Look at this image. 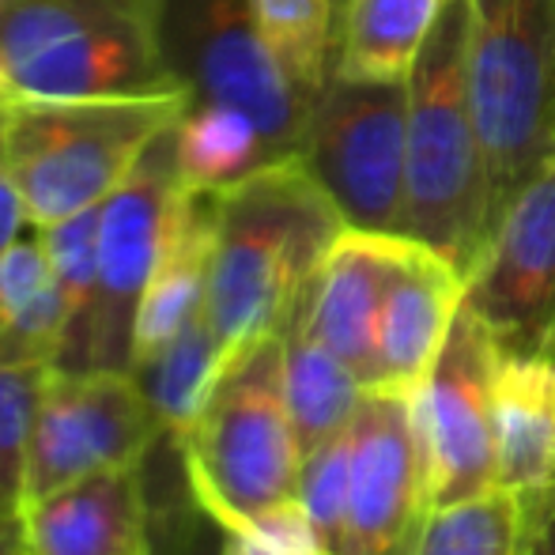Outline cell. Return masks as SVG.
Wrapping results in <instances>:
<instances>
[{
    "instance_id": "1",
    "label": "cell",
    "mask_w": 555,
    "mask_h": 555,
    "mask_svg": "<svg viewBox=\"0 0 555 555\" xmlns=\"http://www.w3.org/2000/svg\"><path fill=\"white\" fill-rule=\"evenodd\" d=\"M344 227L302 155L216 193L205 314L220 340L223 366L284 325Z\"/></svg>"
},
{
    "instance_id": "2",
    "label": "cell",
    "mask_w": 555,
    "mask_h": 555,
    "mask_svg": "<svg viewBox=\"0 0 555 555\" xmlns=\"http://www.w3.org/2000/svg\"><path fill=\"white\" fill-rule=\"evenodd\" d=\"M401 234L468 276L491 234L488 175L468 95V0H446L409 80Z\"/></svg>"
},
{
    "instance_id": "3",
    "label": "cell",
    "mask_w": 555,
    "mask_h": 555,
    "mask_svg": "<svg viewBox=\"0 0 555 555\" xmlns=\"http://www.w3.org/2000/svg\"><path fill=\"white\" fill-rule=\"evenodd\" d=\"M15 99L190 95L167 57V0H0Z\"/></svg>"
},
{
    "instance_id": "4",
    "label": "cell",
    "mask_w": 555,
    "mask_h": 555,
    "mask_svg": "<svg viewBox=\"0 0 555 555\" xmlns=\"http://www.w3.org/2000/svg\"><path fill=\"white\" fill-rule=\"evenodd\" d=\"M190 95L15 99L8 106L4 167L30 227L99 208L132 175L155 137L178 125Z\"/></svg>"
},
{
    "instance_id": "5",
    "label": "cell",
    "mask_w": 555,
    "mask_h": 555,
    "mask_svg": "<svg viewBox=\"0 0 555 555\" xmlns=\"http://www.w3.org/2000/svg\"><path fill=\"white\" fill-rule=\"evenodd\" d=\"M178 442L193 495L227 533L299 495L302 450L284 393V333L261 336L223 366Z\"/></svg>"
},
{
    "instance_id": "6",
    "label": "cell",
    "mask_w": 555,
    "mask_h": 555,
    "mask_svg": "<svg viewBox=\"0 0 555 555\" xmlns=\"http://www.w3.org/2000/svg\"><path fill=\"white\" fill-rule=\"evenodd\" d=\"M468 95L495 227L555 159V0H468Z\"/></svg>"
},
{
    "instance_id": "7",
    "label": "cell",
    "mask_w": 555,
    "mask_h": 555,
    "mask_svg": "<svg viewBox=\"0 0 555 555\" xmlns=\"http://www.w3.org/2000/svg\"><path fill=\"white\" fill-rule=\"evenodd\" d=\"M302 163L344 223L356 231L401 234L409 170V88L404 80L330 76L314 99Z\"/></svg>"
},
{
    "instance_id": "8",
    "label": "cell",
    "mask_w": 555,
    "mask_h": 555,
    "mask_svg": "<svg viewBox=\"0 0 555 555\" xmlns=\"http://www.w3.org/2000/svg\"><path fill=\"white\" fill-rule=\"evenodd\" d=\"M167 57L190 103L238 106L280 159L302 155L314 99L269 50L249 0H167Z\"/></svg>"
},
{
    "instance_id": "9",
    "label": "cell",
    "mask_w": 555,
    "mask_h": 555,
    "mask_svg": "<svg viewBox=\"0 0 555 555\" xmlns=\"http://www.w3.org/2000/svg\"><path fill=\"white\" fill-rule=\"evenodd\" d=\"M178 185L175 125L144 152L99 212V280L88 330L68 371H132L137 314L159 261L167 212Z\"/></svg>"
},
{
    "instance_id": "10",
    "label": "cell",
    "mask_w": 555,
    "mask_h": 555,
    "mask_svg": "<svg viewBox=\"0 0 555 555\" xmlns=\"http://www.w3.org/2000/svg\"><path fill=\"white\" fill-rule=\"evenodd\" d=\"M163 435L167 427L132 371H50L30 435L23 503L140 465Z\"/></svg>"
},
{
    "instance_id": "11",
    "label": "cell",
    "mask_w": 555,
    "mask_h": 555,
    "mask_svg": "<svg viewBox=\"0 0 555 555\" xmlns=\"http://www.w3.org/2000/svg\"><path fill=\"white\" fill-rule=\"evenodd\" d=\"M499 359L503 351L488 325L468 307H461L431 374L416 389L427 511L495 488L491 386H495Z\"/></svg>"
},
{
    "instance_id": "12",
    "label": "cell",
    "mask_w": 555,
    "mask_h": 555,
    "mask_svg": "<svg viewBox=\"0 0 555 555\" xmlns=\"http://www.w3.org/2000/svg\"><path fill=\"white\" fill-rule=\"evenodd\" d=\"M465 307L503 356L555 359V159L491 227L465 276Z\"/></svg>"
},
{
    "instance_id": "13",
    "label": "cell",
    "mask_w": 555,
    "mask_h": 555,
    "mask_svg": "<svg viewBox=\"0 0 555 555\" xmlns=\"http://www.w3.org/2000/svg\"><path fill=\"white\" fill-rule=\"evenodd\" d=\"M344 555H409L427 514L416 397L363 389L351 416Z\"/></svg>"
},
{
    "instance_id": "14",
    "label": "cell",
    "mask_w": 555,
    "mask_h": 555,
    "mask_svg": "<svg viewBox=\"0 0 555 555\" xmlns=\"http://www.w3.org/2000/svg\"><path fill=\"white\" fill-rule=\"evenodd\" d=\"M409 234H378L344 227L299 295L307 330L363 382H378V318L382 299L401 264Z\"/></svg>"
},
{
    "instance_id": "15",
    "label": "cell",
    "mask_w": 555,
    "mask_h": 555,
    "mask_svg": "<svg viewBox=\"0 0 555 555\" xmlns=\"http://www.w3.org/2000/svg\"><path fill=\"white\" fill-rule=\"evenodd\" d=\"M461 307H465V272L424 242L409 238L382 299L374 389L416 397Z\"/></svg>"
},
{
    "instance_id": "16",
    "label": "cell",
    "mask_w": 555,
    "mask_h": 555,
    "mask_svg": "<svg viewBox=\"0 0 555 555\" xmlns=\"http://www.w3.org/2000/svg\"><path fill=\"white\" fill-rule=\"evenodd\" d=\"M23 555L147 552V495L140 465L88 476L20 506Z\"/></svg>"
},
{
    "instance_id": "17",
    "label": "cell",
    "mask_w": 555,
    "mask_h": 555,
    "mask_svg": "<svg viewBox=\"0 0 555 555\" xmlns=\"http://www.w3.org/2000/svg\"><path fill=\"white\" fill-rule=\"evenodd\" d=\"M212 238H216V193H197L178 185L167 212L159 261H155L147 292L140 299L132 363L167 348L193 318L205 314Z\"/></svg>"
},
{
    "instance_id": "18",
    "label": "cell",
    "mask_w": 555,
    "mask_h": 555,
    "mask_svg": "<svg viewBox=\"0 0 555 555\" xmlns=\"http://www.w3.org/2000/svg\"><path fill=\"white\" fill-rule=\"evenodd\" d=\"M495 483L529 499L555 491V359L503 356L491 386Z\"/></svg>"
},
{
    "instance_id": "19",
    "label": "cell",
    "mask_w": 555,
    "mask_h": 555,
    "mask_svg": "<svg viewBox=\"0 0 555 555\" xmlns=\"http://www.w3.org/2000/svg\"><path fill=\"white\" fill-rule=\"evenodd\" d=\"M446 0H344L336 15L333 76L409 80Z\"/></svg>"
},
{
    "instance_id": "20",
    "label": "cell",
    "mask_w": 555,
    "mask_h": 555,
    "mask_svg": "<svg viewBox=\"0 0 555 555\" xmlns=\"http://www.w3.org/2000/svg\"><path fill=\"white\" fill-rule=\"evenodd\" d=\"M552 499L488 488L450 506H431L409 555H529L541 541Z\"/></svg>"
},
{
    "instance_id": "21",
    "label": "cell",
    "mask_w": 555,
    "mask_h": 555,
    "mask_svg": "<svg viewBox=\"0 0 555 555\" xmlns=\"http://www.w3.org/2000/svg\"><path fill=\"white\" fill-rule=\"evenodd\" d=\"M284 333V393L287 412H292L295 439H299L302 457L318 446L348 431L351 416L363 397V382L307 330L295 299L292 314L280 325Z\"/></svg>"
},
{
    "instance_id": "22",
    "label": "cell",
    "mask_w": 555,
    "mask_h": 555,
    "mask_svg": "<svg viewBox=\"0 0 555 555\" xmlns=\"http://www.w3.org/2000/svg\"><path fill=\"white\" fill-rule=\"evenodd\" d=\"M178 178L185 190L227 193L257 170L280 163L261 125L238 106L223 103H190L175 125ZM295 159V155H292Z\"/></svg>"
},
{
    "instance_id": "23",
    "label": "cell",
    "mask_w": 555,
    "mask_h": 555,
    "mask_svg": "<svg viewBox=\"0 0 555 555\" xmlns=\"http://www.w3.org/2000/svg\"><path fill=\"white\" fill-rule=\"evenodd\" d=\"M68 333V299L38 231L0 261V348L50 359L57 366Z\"/></svg>"
},
{
    "instance_id": "24",
    "label": "cell",
    "mask_w": 555,
    "mask_h": 555,
    "mask_svg": "<svg viewBox=\"0 0 555 555\" xmlns=\"http://www.w3.org/2000/svg\"><path fill=\"white\" fill-rule=\"evenodd\" d=\"M147 495V548L152 555H227L231 533L201 506L185 473L182 442L163 435L140 461Z\"/></svg>"
},
{
    "instance_id": "25",
    "label": "cell",
    "mask_w": 555,
    "mask_h": 555,
    "mask_svg": "<svg viewBox=\"0 0 555 555\" xmlns=\"http://www.w3.org/2000/svg\"><path fill=\"white\" fill-rule=\"evenodd\" d=\"M220 371L223 351L212 325H208V314L193 318L167 348L132 363V378L140 382L167 435H175V439H185V431L197 424Z\"/></svg>"
},
{
    "instance_id": "26",
    "label": "cell",
    "mask_w": 555,
    "mask_h": 555,
    "mask_svg": "<svg viewBox=\"0 0 555 555\" xmlns=\"http://www.w3.org/2000/svg\"><path fill=\"white\" fill-rule=\"evenodd\" d=\"M269 50L302 95L318 99L333 76L336 4L333 0H249Z\"/></svg>"
},
{
    "instance_id": "27",
    "label": "cell",
    "mask_w": 555,
    "mask_h": 555,
    "mask_svg": "<svg viewBox=\"0 0 555 555\" xmlns=\"http://www.w3.org/2000/svg\"><path fill=\"white\" fill-rule=\"evenodd\" d=\"M53 363L0 348V514H20L38 401Z\"/></svg>"
},
{
    "instance_id": "28",
    "label": "cell",
    "mask_w": 555,
    "mask_h": 555,
    "mask_svg": "<svg viewBox=\"0 0 555 555\" xmlns=\"http://www.w3.org/2000/svg\"><path fill=\"white\" fill-rule=\"evenodd\" d=\"M99 212H103V205L88 208L80 216H68L61 223L35 227L68 299V333L53 371H68L73 366L83 330H88L91 299H95V280H99Z\"/></svg>"
},
{
    "instance_id": "29",
    "label": "cell",
    "mask_w": 555,
    "mask_h": 555,
    "mask_svg": "<svg viewBox=\"0 0 555 555\" xmlns=\"http://www.w3.org/2000/svg\"><path fill=\"white\" fill-rule=\"evenodd\" d=\"M348 461L351 435L340 431L336 439L302 457L299 495H295L333 555H344V533H348Z\"/></svg>"
},
{
    "instance_id": "30",
    "label": "cell",
    "mask_w": 555,
    "mask_h": 555,
    "mask_svg": "<svg viewBox=\"0 0 555 555\" xmlns=\"http://www.w3.org/2000/svg\"><path fill=\"white\" fill-rule=\"evenodd\" d=\"M30 223V212L23 205V193L15 185V178L8 175V167H0V261L4 254L23 238V227Z\"/></svg>"
},
{
    "instance_id": "31",
    "label": "cell",
    "mask_w": 555,
    "mask_h": 555,
    "mask_svg": "<svg viewBox=\"0 0 555 555\" xmlns=\"http://www.w3.org/2000/svg\"><path fill=\"white\" fill-rule=\"evenodd\" d=\"M0 555H23L20 514H0Z\"/></svg>"
},
{
    "instance_id": "32",
    "label": "cell",
    "mask_w": 555,
    "mask_h": 555,
    "mask_svg": "<svg viewBox=\"0 0 555 555\" xmlns=\"http://www.w3.org/2000/svg\"><path fill=\"white\" fill-rule=\"evenodd\" d=\"M541 555H555V491H552V503L548 514H544V526H541V541H537Z\"/></svg>"
},
{
    "instance_id": "33",
    "label": "cell",
    "mask_w": 555,
    "mask_h": 555,
    "mask_svg": "<svg viewBox=\"0 0 555 555\" xmlns=\"http://www.w3.org/2000/svg\"><path fill=\"white\" fill-rule=\"evenodd\" d=\"M15 103L12 95V83H8V68H4V50H0V111H8V106Z\"/></svg>"
},
{
    "instance_id": "34",
    "label": "cell",
    "mask_w": 555,
    "mask_h": 555,
    "mask_svg": "<svg viewBox=\"0 0 555 555\" xmlns=\"http://www.w3.org/2000/svg\"><path fill=\"white\" fill-rule=\"evenodd\" d=\"M4 144H8V111H0V167H4Z\"/></svg>"
},
{
    "instance_id": "35",
    "label": "cell",
    "mask_w": 555,
    "mask_h": 555,
    "mask_svg": "<svg viewBox=\"0 0 555 555\" xmlns=\"http://www.w3.org/2000/svg\"><path fill=\"white\" fill-rule=\"evenodd\" d=\"M333 4H336V15H340V8H344V0H333Z\"/></svg>"
},
{
    "instance_id": "36",
    "label": "cell",
    "mask_w": 555,
    "mask_h": 555,
    "mask_svg": "<svg viewBox=\"0 0 555 555\" xmlns=\"http://www.w3.org/2000/svg\"><path fill=\"white\" fill-rule=\"evenodd\" d=\"M227 555H234V548H231V541H227Z\"/></svg>"
},
{
    "instance_id": "37",
    "label": "cell",
    "mask_w": 555,
    "mask_h": 555,
    "mask_svg": "<svg viewBox=\"0 0 555 555\" xmlns=\"http://www.w3.org/2000/svg\"><path fill=\"white\" fill-rule=\"evenodd\" d=\"M137 555H152V548H147V552H137Z\"/></svg>"
},
{
    "instance_id": "38",
    "label": "cell",
    "mask_w": 555,
    "mask_h": 555,
    "mask_svg": "<svg viewBox=\"0 0 555 555\" xmlns=\"http://www.w3.org/2000/svg\"><path fill=\"white\" fill-rule=\"evenodd\" d=\"M529 555H541V548H533V552H529Z\"/></svg>"
}]
</instances>
